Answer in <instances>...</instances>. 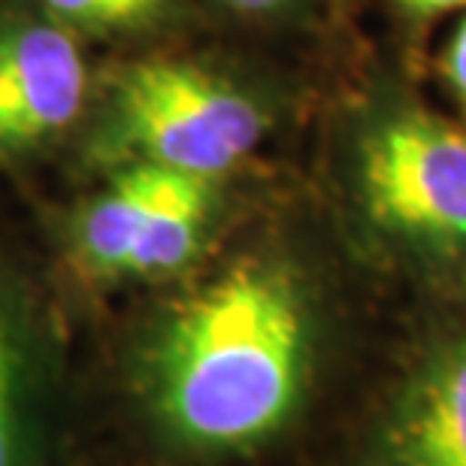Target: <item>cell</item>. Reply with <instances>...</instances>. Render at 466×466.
I'll use <instances>...</instances> for the list:
<instances>
[{
  "mask_svg": "<svg viewBox=\"0 0 466 466\" xmlns=\"http://www.w3.org/2000/svg\"><path fill=\"white\" fill-rule=\"evenodd\" d=\"M321 315L300 260L237 251L167 300L125 370L130 415L185 458H242L291 424L319 358Z\"/></svg>",
  "mask_w": 466,
  "mask_h": 466,
  "instance_id": "cell-1",
  "label": "cell"
},
{
  "mask_svg": "<svg viewBox=\"0 0 466 466\" xmlns=\"http://www.w3.org/2000/svg\"><path fill=\"white\" fill-rule=\"evenodd\" d=\"M330 170L358 228L433 276L466 273V121L403 70L367 64L330 125Z\"/></svg>",
  "mask_w": 466,
  "mask_h": 466,
  "instance_id": "cell-2",
  "label": "cell"
},
{
  "mask_svg": "<svg viewBox=\"0 0 466 466\" xmlns=\"http://www.w3.org/2000/svg\"><path fill=\"white\" fill-rule=\"evenodd\" d=\"M276 104L251 82L198 58H143L109 88L106 146L139 161L230 179L276 130Z\"/></svg>",
  "mask_w": 466,
  "mask_h": 466,
  "instance_id": "cell-3",
  "label": "cell"
},
{
  "mask_svg": "<svg viewBox=\"0 0 466 466\" xmlns=\"http://www.w3.org/2000/svg\"><path fill=\"white\" fill-rule=\"evenodd\" d=\"M228 179L127 161L73 225V264L95 285H161L207 251Z\"/></svg>",
  "mask_w": 466,
  "mask_h": 466,
  "instance_id": "cell-4",
  "label": "cell"
},
{
  "mask_svg": "<svg viewBox=\"0 0 466 466\" xmlns=\"http://www.w3.org/2000/svg\"><path fill=\"white\" fill-rule=\"evenodd\" d=\"M86 88L88 67L70 27H0V164L67 130L86 104Z\"/></svg>",
  "mask_w": 466,
  "mask_h": 466,
  "instance_id": "cell-5",
  "label": "cell"
},
{
  "mask_svg": "<svg viewBox=\"0 0 466 466\" xmlns=\"http://www.w3.org/2000/svg\"><path fill=\"white\" fill-rule=\"evenodd\" d=\"M385 445L394 466H466V330L433 342L415 363Z\"/></svg>",
  "mask_w": 466,
  "mask_h": 466,
  "instance_id": "cell-6",
  "label": "cell"
},
{
  "mask_svg": "<svg viewBox=\"0 0 466 466\" xmlns=\"http://www.w3.org/2000/svg\"><path fill=\"white\" fill-rule=\"evenodd\" d=\"M46 442V409L27 324L0 288V466H49Z\"/></svg>",
  "mask_w": 466,
  "mask_h": 466,
  "instance_id": "cell-7",
  "label": "cell"
},
{
  "mask_svg": "<svg viewBox=\"0 0 466 466\" xmlns=\"http://www.w3.org/2000/svg\"><path fill=\"white\" fill-rule=\"evenodd\" d=\"M40 6L64 27L118 34L152 25L164 13L167 0H40Z\"/></svg>",
  "mask_w": 466,
  "mask_h": 466,
  "instance_id": "cell-8",
  "label": "cell"
},
{
  "mask_svg": "<svg viewBox=\"0 0 466 466\" xmlns=\"http://www.w3.org/2000/svg\"><path fill=\"white\" fill-rule=\"evenodd\" d=\"M221 13L233 22L248 25V27H288L306 22L315 9H324L330 15V22H337L333 15V0H212Z\"/></svg>",
  "mask_w": 466,
  "mask_h": 466,
  "instance_id": "cell-9",
  "label": "cell"
},
{
  "mask_svg": "<svg viewBox=\"0 0 466 466\" xmlns=\"http://www.w3.org/2000/svg\"><path fill=\"white\" fill-rule=\"evenodd\" d=\"M436 82H440L442 95L449 97L458 118L466 121V6L442 52L436 55Z\"/></svg>",
  "mask_w": 466,
  "mask_h": 466,
  "instance_id": "cell-10",
  "label": "cell"
},
{
  "mask_svg": "<svg viewBox=\"0 0 466 466\" xmlns=\"http://www.w3.org/2000/svg\"><path fill=\"white\" fill-rule=\"evenodd\" d=\"M394 22L403 27L406 40L415 43V49H421V36L433 22L458 13L466 6V0H385Z\"/></svg>",
  "mask_w": 466,
  "mask_h": 466,
  "instance_id": "cell-11",
  "label": "cell"
},
{
  "mask_svg": "<svg viewBox=\"0 0 466 466\" xmlns=\"http://www.w3.org/2000/svg\"><path fill=\"white\" fill-rule=\"evenodd\" d=\"M358 6H360V0H333V15H337V25H342L346 18H351Z\"/></svg>",
  "mask_w": 466,
  "mask_h": 466,
  "instance_id": "cell-12",
  "label": "cell"
}]
</instances>
